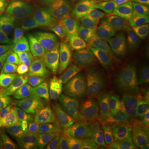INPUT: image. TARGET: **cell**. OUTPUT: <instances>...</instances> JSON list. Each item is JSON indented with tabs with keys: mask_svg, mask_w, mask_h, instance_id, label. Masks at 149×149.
<instances>
[{
	"mask_svg": "<svg viewBox=\"0 0 149 149\" xmlns=\"http://www.w3.org/2000/svg\"><path fill=\"white\" fill-rule=\"evenodd\" d=\"M133 69V80L149 70V37L140 32L121 39Z\"/></svg>",
	"mask_w": 149,
	"mask_h": 149,
	"instance_id": "30bf717a",
	"label": "cell"
},
{
	"mask_svg": "<svg viewBox=\"0 0 149 149\" xmlns=\"http://www.w3.org/2000/svg\"><path fill=\"white\" fill-rule=\"evenodd\" d=\"M80 52L65 32L49 37L42 49V56L49 61L72 56Z\"/></svg>",
	"mask_w": 149,
	"mask_h": 149,
	"instance_id": "4fadbf2b",
	"label": "cell"
},
{
	"mask_svg": "<svg viewBox=\"0 0 149 149\" xmlns=\"http://www.w3.org/2000/svg\"><path fill=\"white\" fill-rule=\"evenodd\" d=\"M65 17L64 13L49 3L40 1H27L12 18L13 28L29 38L47 39L61 31Z\"/></svg>",
	"mask_w": 149,
	"mask_h": 149,
	"instance_id": "6da1fadb",
	"label": "cell"
},
{
	"mask_svg": "<svg viewBox=\"0 0 149 149\" xmlns=\"http://www.w3.org/2000/svg\"><path fill=\"white\" fill-rule=\"evenodd\" d=\"M138 84V90L145 99L149 100V70L142 72L134 80Z\"/></svg>",
	"mask_w": 149,
	"mask_h": 149,
	"instance_id": "cb8c5ba5",
	"label": "cell"
},
{
	"mask_svg": "<svg viewBox=\"0 0 149 149\" xmlns=\"http://www.w3.org/2000/svg\"><path fill=\"white\" fill-rule=\"evenodd\" d=\"M0 86L13 87L17 89L23 88L22 80L17 74L13 67L5 62L0 57Z\"/></svg>",
	"mask_w": 149,
	"mask_h": 149,
	"instance_id": "ac0fdd59",
	"label": "cell"
},
{
	"mask_svg": "<svg viewBox=\"0 0 149 149\" xmlns=\"http://www.w3.org/2000/svg\"><path fill=\"white\" fill-rule=\"evenodd\" d=\"M37 112L42 127L58 133L68 120V116L61 103H29Z\"/></svg>",
	"mask_w": 149,
	"mask_h": 149,
	"instance_id": "7c38bea8",
	"label": "cell"
},
{
	"mask_svg": "<svg viewBox=\"0 0 149 149\" xmlns=\"http://www.w3.org/2000/svg\"><path fill=\"white\" fill-rule=\"evenodd\" d=\"M47 61L43 56L33 55L29 59L28 73L26 80L27 89L37 84L47 72Z\"/></svg>",
	"mask_w": 149,
	"mask_h": 149,
	"instance_id": "e0dca14e",
	"label": "cell"
},
{
	"mask_svg": "<svg viewBox=\"0 0 149 149\" xmlns=\"http://www.w3.org/2000/svg\"><path fill=\"white\" fill-rule=\"evenodd\" d=\"M35 131L11 123L3 137L1 146L8 147H26L33 143Z\"/></svg>",
	"mask_w": 149,
	"mask_h": 149,
	"instance_id": "9a60e30c",
	"label": "cell"
},
{
	"mask_svg": "<svg viewBox=\"0 0 149 149\" xmlns=\"http://www.w3.org/2000/svg\"><path fill=\"white\" fill-rule=\"evenodd\" d=\"M25 91L22 89L2 90L0 91V112L11 106L13 104L24 95Z\"/></svg>",
	"mask_w": 149,
	"mask_h": 149,
	"instance_id": "44dd1931",
	"label": "cell"
},
{
	"mask_svg": "<svg viewBox=\"0 0 149 149\" xmlns=\"http://www.w3.org/2000/svg\"><path fill=\"white\" fill-rule=\"evenodd\" d=\"M57 1H61V0H57Z\"/></svg>",
	"mask_w": 149,
	"mask_h": 149,
	"instance_id": "4dcf8cb0",
	"label": "cell"
},
{
	"mask_svg": "<svg viewBox=\"0 0 149 149\" xmlns=\"http://www.w3.org/2000/svg\"><path fill=\"white\" fill-rule=\"evenodd\" d=\"M81 1L95 7L97 9H99V8H101L104 6L110 4L113 2H116L118 0H81Z\"/></svg>",
	"mask_w": 149,
	"mask_h": 149,
	"instance_id": "d4e9b609",
	"label": "cell"
},
{
	"mask_svg": "<svg viewBox=\"0 0 149 149\" xmlns=\"http://www.w3.org/2000/svg\"><path fill=\"white\" fill-rule=\"evenodd\" d=\"M11 123L19 126L32 128L33 130H38L42 127L35 109L29 103L27 104L26 102H24L17 110Z\"/></svg>",
	"mask_w": 149,
	"mask_h": 149,
	"instance_id": "2e32d148",
	"label": "cell"
},
{
	"mask_svg": "<svg viewBox=\"0 0 149 149\" xmlns=\"http://www.w3.org/2000/svg\"><path fill=\"white\" fill-rule=\"evenodd\" d=\"M124 149H149V129L140 131Z\"/></svg>",
	"mask_w": 149,
	"mask_h": 149,
	"instance_id": "603a6c76",
	"label": "cell"
},
{
	"mask_svg": "<svg viewBox=\"0 0 149 149\" xmlns=\"http://www.w3.org/2000/svg\"><path fill=\"white\" fill-rule=\"evenodd\" d=\"M146 119H147L148 123L149 125V106L148 108V109H147V111H146Z\"/></svg>",
	"mask_w": 149,
	"mask_h": 149,
	"instance_id": "83f0119b",
	"label": "cell"
},
{
	"mask_svg": "<svg viewBox=\"0 0 149 149\" xmlns=\"http://www.w3.org/2000/svg\"><path fill=\"white\" fill-rule=\"evenodd\" d=\"M56 78L59 99L65 111L70 116H84L92 103L91 99L68 71L58 69L56 71Z\"/></svg>",
	"mask_w": 149,
	"mask_h": 149,
	"instance_id": "ba28073f",
	"label": "cell"
},
{
	"mask_svg": "<svg viewBox=\"0 0 149 149\" xmlns=\"http://www.w3.org/2000/svg\"><path fill=\"white\" fill-rule=\"evenodd\" d=\"M0 149H35L33 147H29V146H26V147H8V146H1Z\"/></svg>",
	"mask_w": 149,
	"mask_h": 149,
	"instance_id": "4316f807",
	"label": "cell"
},
{
	"mask_svg": "<svg viewBox=\"0 0 149 149\" xmlns=\"http://www.w3.org/2000/svg\"><path fill=\"white\" fill-rule=\"evenodd\" d=\"M14 0H0V30L13 18L16 11Z\"/></svg>",
	"mask_w": 149,
	"mask_h": 149,
	"instance_id": "7402d4cb",
	"label": "cell"
},
{
	"mask_svg": "<svg viewBox=\"0 0 149 149\" xmlns=\"http://www.w3.org/2000/svg\"><path fill=\"white\" fill-rule=\"evenodd\" d=\"M25 100L26 99H25V92H24V95L22 96L14 104H13L11 106L7 108L4 110L0 112V141L3 139L7 128L11 123V121L15 113L25 102Z\"/></svg>",
	"mask_w": 149,
	"mask_h": 149,
	"instance_id": "ffe728a7",
	"label": "cell"
},
{
	"mask_svg": "<svg viewBox=\"0 0 149 149\" xmlns=\"http://www.w3.org/2000/svg\"><path fill=\"white\" fill-rule=\"evenodd\" d=\"M80 52L104 55L115 45V39L104 32L92 19L85 17H73L65 30Z\"/></svg>",
	"mask_w": 149,
	"mask_h": 149,
	"instance_id": "8992f818",
	"label": "cell"
},
{
	"mask_svg": "<svg viewBox=\"0 0 149 149\" xmlns=\"http://www.w3.org/2000/svg\"><path fill=\"white\" fill-rule=\"evenodd\" d=\"M56 149H101L85 116H72L57 133Z\"/></svg>",
	"mask_w": 149,
	"mask_h": 149,
	"instance_id": "52a82bcc",
	"label": "cell"
},
{
	"mask_svg": "<svg viewBox=\"0 0 149 149\" xmlns=\"http://www.w3.org/2000/svg\"><path fill=\"white\" fill-rule=\"evenodd\" d=\"M101 60L123 78L128 77L133 74L132 65L121 39L116 42L110 51L102 55Z\"/></svg>",
	"mask_w": 149,
	"mask_h": 149,
	"instance_id": "5bb4252c",
	"label": "cell"
},
{
	"mask_svg": "<svg viewBox=\"0 0 149 149\" xmlns=\"http://www.w3.org/2000/svg\"><path fill=\"white\" fill-rule=\"evenodd\" d=\"M144 18L141 6L133 0H118L97 9L92 20L114 39H123L139 32Z\"/></svg>",
	"mask_w": 149,
	"mask_h": 149,
	"instance_id": "7a4b0ae2",
	"label": "cell"
},
{
	"mask_svg": "<svg viewBox=\"0 0 149 149\" xmlns=\"http://www.w3.org/2000/svg\"><path fill=\"white\" fill-rule=\"evenodd\" d=\"M92 133L107 149L115 143L118 128V100L92 102L84 115Z\"/></svg>",
	"mask_w": 149,
	"mask_h": 149,
	"instance_id": "5b68a950",
	"label": "cell"
},
{
	"mask_svg": "<svg viewBox=\"0 0 149 149\" xmlns=\"http://www.w3.org/2000/svg\"><path fill=\"white\" fill-rule=\"evenodd\" d=\"M92 102L117 97L119 91L117 77L111 70L101 65L76 64L68 71Z\"/></svg>",
	"mask_w": 149,
	"mask_h": 149,
	"instance_id": "3957f363",
	"label": "cell"
},
{
	"mask_svg": "<svg viewBox=\"0 0 149 149\" xmlns=\"http://www.w3.org/2000/svg\"><path fill=\"white\" fill-rule=\"evenodd\" d=\"M142 1H143L144 3H149V0H142Z\"/></svg>",
	"mask_w": 149,
	"mask_h": 149,
	"instance_id": "f546056e",
	"label": "cell"
},
{
	"mask_svg": "<svg viewBox=\"0 0 149 149\" xmlns=\"http://www.w3.org/2000/svg\"><path fill=\"white\" fill-rule=\"evenodd\" d=\"M142 30L144 32V34H146L147 36L149 37V15L148 17L144 20L143 24L142 26Z\"/></svg>",
	"mask_w": 149,
	"mask_h": 149,
	"instance_id": "484cf974",
	"label": "cell"
},
{
	"mask_svg": "<svg viewBox=\"0 0 149 149\" xmlns=\"http://www.w3.org/2000/svg\"><path fill=\"white\" fill-rule=\"evenodd\" d=\"M45 149H56V148L55 147H52H52H50V148H45Z\"/></svg>",
	"mask_w": 149,
	"mask_h": 149,
	"instance_id": "f1b7e54d",
	"label": "cell"
},
{
	"mask_svg": "<svg viewBox=\"0 0 149 149\" xmlns=\"http://www.w3.org/2000/svg\"><path fill=\"white\" fill-rule=\"evenodd\" d=\"M25 99L28 103H58V87L53 75L47 73L32 87L25 91Z\"/></svg>",
	"mask_w": 149,
	"mask_h": 149,
	"instance_id": "8fae6325",
	"label": "cell"
},
{
	"mask_svg": "<svg viewBox=\"0 0 149 149\" xmlns=\"http://www.w3.org/2000/svg\"><path fill=\"white\" fill-rule=\"evenodd\" d=\"M144 111L143 95L132 83L123 84L118 100V128L115 139L116 148H122L133 139L140 126Z\"/></svg>",
	"mask_w": 149,
	"mask_h": 149,
	"instance_id": "277c9868",
	"label": "cell"
},
{
	"mask_svg": "<svg viewBox=\"0 0 149 149\" xmlns=\"http://www.w3.org/2000/svg\"><path fill=\"white\" fill-rule=\"evenodd\" d=\"M56 140L57 133L47 127H42L35 133L32 143L37 148L45 149L53 146L56 143Z\"/></svg>",
	"mask_w": 149,
	"mask_h": 149,
	"instance_id": "d6986e66",
	"label": "cell"
},
{
	"mask_svg": "<svg viewBox=\"0 0 149 149\" xmlns=\"http://www.w3.org/2000/svg\"><path fill=\"white\" fill-rule=\"evenodd\" d=\"M29 37L15 28L0 32V57L13 68L24 64L29 53Z\"/></svg>",
	"mask_w": 149,
	"mask_h": 149,
	"instance_id": "9c48e42d",
	"label": "cell"
}]
</instances>
